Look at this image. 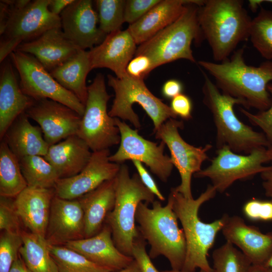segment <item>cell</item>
Returning <instances> with one entry per match:
<instances>
[{
    "instance_id": "cell-55",
    "label": "cell",
    "mask_w": 272,
    "mask_h": 272,
    "mask_svg": "<svg viewBox=\"0 0 272 272\" xmlns=\"http://www.w3.org/2000/svg\"><path fill=\"white\" fill-rule=\"evenodd\" d=\"M263 2L272 3V0H262Z\"/></svg>"
},
{
    "instance_id": "cell-38",
    "label": "cell",
    "mask_w": 272,
    "mask_h": 272,
    "mask_svg": "<svg viewBox=\"0 0 272 272\" xmlns=\"http://www.w3.org/2000/svg\"><path fill=\"white\" fill-rule=\"evenodd\" d=\"M243 212L249 220L254 221H272V199H252L243 206Z\"/></svg>"
},
{
    "instance_id": "cell-49",
    "label": "cell",
    "mask_w": 272,
    "mask_h": 272,
    "mask_svg": "<svg viewBox=\"0 0 272 272\" xmlns=\"http://www.w3.org/2000/svg\"><path fill=\"white\" fill-rule=\"evenodd\" d=\"M9 272H32L27 266L23 259L19 255L13 263Z\"/></svg>"
},
{
    "instance_id": "cell-11",
    "label": "cell",
    "mask_w": 272,
    "mask_h": 272,
    "mask_svg": "<svg viewBox=\"0 0 272 272\" xmlns=\"http://www.w3.org/2000/svg\"><path fill=\"white\" fill-rule=\"evenodd\" d=\"M20 76L22 92L35 101L50 99L83 115L85 106L71 92L62 87L33 55L18 50L9 55Z\"/></svg>"
},
{
    "instance_id": "cell-13",
    "label": "cell",
    "mask_w": 272,
    "mask_h": 272,
    "mask_svg": "<svg viewBox=\"0 0 272 272\" xmlns=\"http://www.w3.org/2000/svg\"><path fill=\"white\" fill-rule=\"evenodd\" d=\"M183 128L182 121L170 118L154 132L155 138L168 147L172 163L179 173L181 183L174 189L185 198H193L192 176L201 170L202 163L208 158L207 152L212 146L208 144L203 147H196L188 144L179 133L178 129Z\"/></svg>"
},
{
    "instance_id": "cell-41",
    "label": "cell",
    "mask_w": 272,
    "mask_h": 272,
    "mask_svg": "<svg viewBox=\"0 0 272 272\" xmlns=\"http://www.w3.org/2000/svg\"><path fill=\"white\" fill-rule=\"evenodd\" d=\"M161 0H127L124 8V21L131 25L145 15Z\"/></svg>"
},
{
    "instance_id": "cell-6",
    "label": "cell",
    "mask_w": 272,
    "mask_h": 272,
    "mask_svg": "<svg viewBox=\"0 0 272 272\" xmlns=\"http://www.w3.org/2000/svg\"><path fill=\"white\" fill-rule=\"evenodd\" d=\"M205 1L187 4L179 17L150 39L140 45L134 55L143 54L152 61L153 69L179 59L195 63L191 46L204 39L198 20L199 6Z\"/></svg>"
},
{
    "instance_id": "cell-17",
    "label": "cell",
    "mask_w": 272,
    "mask_h": 272,
    "mask_svg": "<svg viewBox=\"0 0 272 272\" xmlns=\"http://www.w3.org/2000/svg\"><path fill=\"white\" fill-rule=\"evenodd\" d=\"M25 113L38 123L50 146L77 134L82 118L73 109L48 99L35 101Z\"/></svg>"
},
{
    "instance_id": "cell-53",
    "label": "cell",
    "mask_w": 272,
    "mask_h": 272,
    "mask_svg": "<svg viewBox=\"0 0 272 272\" xmlns=\"http://www.w3.org/2000/svg\"><path fill=\"white\" fill-rule=\"evenodd\" d=\"M264 265L272 270V251Z\"/></svg>"
},
{
    "instance_id": "cell-28",
    "label": "cell",
    "mask_w": 272,
    "mask_h": 272,
    "mask_svg": "<svg viewBox=\"0 0 272 272\" xmlns=\"http://www.w3.org/2000/svg\"><path fill=\"white\" fill-rule=\"evenodd\" d=\"M2 140L19 160L30 156L44 157L50 146L41 128L32 125L25 112L14 121Z\"/></svg>"
},
{
    "instance_id": "cell-24",
    "label": "cell",
    "mask_w": 272,
    "mask_h": 272,
    "mask_svg": "<svg viewBox=\"0 0 272 272\" xmlns=\"http://www.w3.org/2000/svg\"><path fill=\"white\" fill-rule=\"evenodd\" d=\"M1 63L0 139L2 141L14 121L32 106L35 101L22 92L11 60L6 59Z\"/></svg>"
},
{
    "instance_id": "cell-42",
    "label": "cell",
    "mask_w": 272,
    "mask_h": 272,
    "mask_svg": "<svg viewBox=\"0 0 272 272\" xmlns=\"http://www.w3.org/2000/svg\"><path fill=\"white\" fill-rule=\"evenodd\" d=\"M153 70L150 58L145 55L139 54L134 55L129 62L126 72L128 76L134 79L144 80Z\"/></svg>"
},
{
    "instance_id": "cell-29",
    "label": "cell",
    "mask_w": 272,
    "mask_h": 272,
    "mask_svg": "<svg viewBox=\"0 0 272 272\" xmlns=\"http://www.w3.org/2000/svg\"><path fill=\"white\" fill-rule=\"evenodd\" d=\"M92 70L89 51L80 49L49 73L62 87L73 93L85 105L88 97L86 78Z\"/></svg>"
},
{
    "instance_id": "cell-9",
    "label": "cell",
    "mask_w": 272,
    "mask_h": 272,
    "mask_svg": "<svg viewBox=\"0 0 272 272\" xmlns=\"http://www.w3.org/2000/svg\"><path fill=\"white\" fill-rule=\"evenodd\" d=\"M9 5V16L0 31V62L20 44L38 37L47 30L61 28L60 16L48 9L50 0H34L23 9H18L14 0H5Z\"/></svg>"
},
{
    "instance_id": "cell-7",
    "label": "cell",
    "mask_w": 272,
    "mask_h": 272,
    "mask_svg": "<svg viewBox=\"0 0 272 272\" xmlns=\"http://www.w3.org/2000/svg\"><path fill=\"white\" fill-rule=\"evenodd\" d=\"M116 182L114 206L105 222L111 229L117 249L123 254L132 257L134 241L140 235L135 225L138 206L144 201L152 203L155 195L144 185L138 173L130 176L125 164H120Z\"/></svg>"
},
{
    "instance_id": "cell-1",
    "label": "cell",
    "mask_w": 272,
    "mask_h": 272,
    "mask_svg": "<svg viewBox=\"0 0 272 272\" xmlns=\"http://www.w3.org/2000/svg\"><path fill=\"white\" fill-rule=\"evenodd\" d=\"M244 52L242 47L222 62L200 60L198 64L214 78L222 93L240 100L246 109L266 110L271 104L267 86L272 81V60L258 66L249 65L245 62Z\"/></svg>"
},
{
    "instance_id": "cell-54",
    "label": "cell",
    "mask_w": 272,
    "mask_h": 272,
    "mask_svg": "<svg viewBox=\"0 0 272 272\" xmlns=\"http://www.w3.org/2000/svg\"><path fill=\"white\" fill-rule=\"evenodd\" d=\"M161 272H185V271H183L182 270H176L171 269V270H163V271H162ZM198 272H205V271L202 270H200Z\"/></svg>"
},
{
    "instance_id": "cell-15",
    "label": "cell",
    "mask_w": 272,
    "mask_h": 272,
    "mask_svg": "<svg viewBox=\"0 0 272 272\" xmlns=\"http://www.w3.org/2000/svg\"><path fill=\"white\" fill-rule=\"evenodd\" d=\"M110 156L109 149L92 152L88 163L79 173L58 180L54 188L55 195L65 199H76L116 177L120 164L110 161Z\"/></svg>"
},
{
    "instance_id": "cell-26",
    "label": "cell",
    "mask_w": 272,
    "mask_h": 272,
    "mask_svg": "<svg viewBox=\"0 0 272 272\" xmlns=\"http://www.w3.org/2000/svg\"><path fill=\"white\" fill-rule=\"evenodd\" d=\"M195 0H161L127 29L137 44L147 41L175 20Z\"/></svg>"
},
{
    "instance_id": "cell-48",
    "label": "cell",
    "mask_w": 272,
    "mask_h": 272,
    "mask_svg": "<svg viewBox=\"0 0 272 272\" xmlns=\"http://www.w3.org/2000/svg\"><path fill=\"white\" fill-rule=\"evenodd\" d=\"M262 179V186L266 196L272 199V169L265 171L260 174Z\"/></svg>"
},
{
    "instance_id": "cell-50",
    "label": "cell",
    "mask_w": 272,
    "mask_h": 272,
    "mask_svg": "<svg viewBox=\"0 0 272 272\" xmlns=\"http://www.w3.org/2000/svg\"><path fill=\"white\" fill-rule=\"evenodd\" d=\"M112 272H142L137 261L134 259L133 261L126 267L119 270Z\"/></svg>"
},
{
    "instance_id": "cell-27",
    "label": "cell",
    "mask_w": 272,
    "mask_h": 272,
    "mask_svg": "<svg viewBox=\"0 0 272 272\" xmlns=\"http://www.w3.org/2000/svg\"><path fill=\"white\" fill-rule=\"evenodd\" d=\"M116 183L115 177L79 198L84 213L85 238L94 236L103 228L114 206Z\"/></svg>"
},
{
    "instance_id": "cell-34",
    "label": "cell",
    "mask_w": 272,
    "mask_h": 272,
    "mask_svg": "<svg viewBox=\"0 0 272 272\" xmlns=\"http://www.w3.org/2000/svg\"><path fill=\"white\" fill-rule=\"evenodd\" d=\"M249 38L253 46L267 60H272V11L260 6L252 19Z\"/></svg>"
},
{
    "instance_id": "cell-19",
    "label": "cell",
    "mask_w": 272,
    "mask_h": 272,
    "mask_svg": "<svg viewBox=\"0 0 272 272\" xmlns=\"http://www.w3.org/2000/svg\"><path fill=\"white\" fill-rule=\"evenodd\" d=\"M84 213L77 199L52 198L46 239L60 245L85 238Z\"/></svg>"
},
{
    "instance_id": "cell-45",
    "label": "cell",
    "mask_w": 272,
    "mask_h": 272,
    "mask_svg": "<svg viewBox=\"0 0 272 272\" xmlns=\"http://www.w3.org/2000/svg\"><path fill=\"white\" fill-rule=\"evenodd\" d=\"M136 168L138 174L144 185L148 188L160 201H164L165 197L162 194L149 171L143 166V163L137 160L132 161Z\"/></svg>"
},
{
    "instance_id": "cell-39",
    "label": "cell",
    "mask_w": 272,
    "mask_h": 272,
    "mask_svg": "<svg viewBox=\"0 0 272 272\" xmlns=\"http://www.w3.org/2000/svg\"><path fill=\"white\" fill-rule=\"evenodd\" d=\"M267 89L271 98V104L266 110L253 114L243 108L240 110L253 125L259 127L269 142L272 143V83H269Z\"/></svg>"
},
{
    "instance_id": "cell-46",
    "label": "cell",
    "mask_w": 272,
    "mask_h": 272,
    "mask_svg": "<svg viewBox=\"0 0 272 272\" xmlns=\"http://www.w3.org/2000/svg\"><path fill=\"white\" fill-rule=\"evenodd\" d=\"M183 90V86L181 82L176 79H170L164 83L161 92L165 98L172 99L182 94Z\"/></svg>"
},
{
    "instance_id": "cell-18",
    "label": "cell",
    "mask_w": 272,
    "mask_h": 272,
    "mask_svg": "<svg viewBox=\"0 0 272 272\" xmlns=\"http://www.w3.org/2000/svg\"><path fill=\"white\" fill-rule=\"evenodd\" d=\"M223 216L221 231L226 241L237 247L252 264H264L272 251V232L262 233L238 216Z\"/></svg>"
},
{
    "instance_id": "cell-47",
    "label": "cell",
    "mask_w": 272,
    "mask_h": 272,
    "mask_svg": "<svg viewBox=\"0 0 272 272\" xmlns=\"http://www.w3.org/2000/svg\"><path fill=\"white\" fill-rule=\"evenodd\" d=\"M74 0H50L49 11L54 15L60 16L61 12Z\"/></svg>"
},
{
    "instance_id": "cell-35",
    "label": "cell",
    "mask_w": 272,
    "mask_h": 272,
    "mask_svg": "<svg viewBox=\"0 0 272 272\" xmlns=\"http://www.w3.org/2000/svg\"><path fill=\"white\" fill-rule=\"evenodd\" d=\"M214 272H248L252 265L247 257L226 241L212 253Z\"/></svg>"
},
{
    "instance_id": "cell-12",
    "label": "cell",
    "mask_w": 272,
    "mask_h": 272,
    "mask_svg": "<svg viewBox=\"0 0 272 272\" xmlns=\"http://www.w3.org/2000/svg\"><path fill=\"white\" fill-rule=\"evenodd\" d=\"M211 164L194 174L195 178H208L217 192L223 193L238 180L247 179L272 169L264 166L269 162L266 148L257 149L248 155L233 152L224 146L218 149Z\"/></svg>"
},
{
    "instance_id": "cell-36",
    "label": "cell",
    "mask_w": 272,
    "mask_h": 272,
    "mask_svg": "<svg viewBox=\"0 0 272 272\" xmlns=\"http://www.w3.org/2000/svg\"><path fill=\"white\" fill-rule=\"evenodd\" d=\"M125 0H96L95 1L99 28L106 35L120 30L125 22Z\"/></svg>"
},
{
    "instance_id": "cell-56",
    "label": "cell",
    "mask_w": 272,
    "mask_h": 272,
    "mask_svg": "<svg viewBox=\"0 0 272 272\" xmlns=\"http://www.w3.org/2000/svg\"></svg>"
},
{
    "instance_id": "cell-51",
    "label": "cell",
    "mask_w": 272,
    "mask_h": 272,
    "mask_svg": "<svg viewBox=\"0 0 272 272\" xmlns=\"http://www.w3.org/2000/svg\"><path fill=\"white\" fill-rule=\"evenodd\" d=\"M248 272H272V270L264 264H252Z\"/></svg>"
},
{
    "instance_id": "cell-33",
    "label": "cell",
    "mask_w": 272,
    "mask_h": 272,
    "mask_svg": "<svg viewBox=\"0 0 272 272\" xmlns=\"http://www.w3.org/2000/svg\"><path fill=\"white\" fill-rule=\"evenodd\" d=\"M49 249L57 272H112L111 269L90 261L80 253L61 245L51 244Z\"/></svg>"
},
{
    "instance_id": "cell-3",
    "label": "cell",
    "mask_w": 272,
    "mask_h": 272,
    "mask_svg": "<svg viewBox=\"0 0 272 272\" xmlns=\"http://www.w3.org/2000/svg\"><path fill=\"white\" fill-rule=\"evenodd\" d=\"M216 193L212 184L208 185L196 199L185 198L174 188L171 189L168 197L182 225L186 243V257L181 270L183 271L195 272L198 268L205 272H214L207 255L223 227L224 217L223 216L212 222L205 223L200 219L198 213L201 206L214 198Z\"/></svg>"
},
{
    "instance_id": "cell-30",
    "label": "cell",
    "mask_w": 272,
    "mask_h": 272,
    "mask_svg": "<svg viewBox=\"0 0 272 272\" xmlns=\"http://www.w3.org/2000/svg\"><path fill=\"white\" fill-rule=\"evenodd\" d=\"M21 236L23 243L19 253L28 268L32 272H57L46 239L23 230Z\"/></svg>"
},
{
    "instance_id": "cell-2",
    "label": "cell",
    "mask_w": 272,
    "mask_h": 272,
    "mask_svg": "<svg viewBox=\"0 0 272 272\" xmlns=\"http://www.w3.org/2000/svg\"><path fill=\"white\" fill-rule=\"evenodd\" d=\"M241 0H206L199 6L198 20L214 60L229 58L238 44L249 38L252 19Z\"/></svg>"
},
{
    "instance_id": "cell-21",
    "label": "cell",
    "mask_w": 272,
    "mask_h": 272,
    "mask_svg": "<svg viewBox=\"0 0 272 272\" xmlns=\"http://www.w3.org/2000/svg\"><path fill=\"white\" fill-rule=\"evenodd\" d=\"M54 188L27 186L13 202L14 209L30 232L46 238Z\"/></svg>"
},
{
    "instance_id": "cell-43",
    "label": "cell",
    "mask_w": 272,
    "mask_h": 272,
    "mask_svg": "<svg viewBox=\"0 0 272 272\" xmlns=\"http://www.w3.org/2000/svg\"><path fill=\"white\" fill-rule=\"evenodd\" d=\"M146 245V240L140 235L133 244L132 257L138 263L142 272H159L148 254Z\"/></svg>"
},
{
    "instance_id": "cell-8",
    "label": "cell",
    "mask_w": 272,
    "mask_h": 272,
    "mask_svg": "<svg viewBox=\"0 0 272 272\" xmlns=\"http://www.w3.org/2000/svg\"><path fill=\"white\" fill-rule=\"evenodd\" d=\"M108 85L115 93V98L109 115L112 117L127 120L137 129L141 127L139 117L132 109L139 104L150 117L154 124V132L170 118L177 116L170 106L156 97L149 90L144 80H139L127 74L122 78L107 76Z\"/></svg>"
},
{
    "instance_id": "cell-20",
    "label": "cell",
    "mask_w": 272,
    "mask_h": 272,
    "mask_svg": "<svg viewBox=\"0 0 272 272\" xmlns=\"http://www.w3.org/2000/svg\"><path fill=\"white\" fill-rule=\"evenodd\" d=\"M136 45L128 29L108 34L101 43L88 51L92 70L107 68L118 78L125 77L126 66L137 49Z\"/></svg>"
},
{
    "instance_id": "cell-37",
    "label": "cell",
    "mask_w": 272,
    "mask_h": 272,
    "mask_svg": "<svg viewBox=\"0 0 272 272\" xmlns=\"http://www.w3.org/2000/svg\"><path fill=\"white\" fill-rule=\"evenodd\" d=\"M23 243L21 232L3 231L0 238V272H9Z\"/></svg>"
},
{
    "instance_id": "cell-31",
    "label": "cell",
    "mask_w": 272,
    "mask_h": 272,
    "mask_svg": "<svg viewBox=\"0 0 272 272\" xmlns=\"http://www.w3.org/2000/svg\"><path fill=\"white\" fill-rule=\"evenodd\" d=\"M28 186L21 171L19 159L7 143L0 145V195L11 198L16 197Z\"/></svg>"
},
{
    "instance_id": "cell-14",
    "label": "cell",
    "mask_w": 272,
    "mask_h": 272,
    "mask_svg": "<svg viewBox=\"0 0 272 272\" xmlns=\"http://www.w3.org/2000/svg\"><path fill=\"white\" fill-rule=\"evenodd\" d=\"M120 134L119 147L109 156L110 161L119 164L126 160H137L145 164L162 181H167L174 165L170 157L164 154L165 144L147 140L124 121L115 117Z\"/></svg>"
},
{
    "instance_id": "cell-40",
    "label": "cell",
    "mask_w": 272,
    "mask_h": 272,
    "mask_svg": "<svg viewBox=\"0 0 272 272\" xmlns=\"http://www.w3.org/2000/svg\"><path fill=\"white\" fill-rule=\"evenodd\" d=\"M8 198L1 196L0 201V229L3 231L21 232L19 218L13 203Z\"/></svg>"
},
{
    "instance_id": "cell-22",
    "label": "cell",
    "mask_w": 272,
    "mask_h": 272,
    "mask_svg": "<svg viewBox=\"0 0 272 272\" xmlns=\"http://www.w3.org/2000/svg\"><path fill=\"white\" fill-rule=\"evenodd\" d=\"M99 265L113 271L128 266L133 257L121 253L113 242L110 228L103 226L101 231L93 236L71 241L63 244Z\"/></svg>"
},
{
    "instance_id": "cell-23",
    "label": "cell",
    "mask_w": 272,
    "mask_h": 272,
    "mask_svg": "<svg viewBox=\"0 0 272 272\" xmlns=\"http://www.w3.org/2000/svg\"><path fill=\"white\" fill-rule=\"evenodd\" d=\"M80 49L65 37L61 28H54L34 40L20 44L15 50L34 56L50 72Z\"/></svg>"
},
{
    "instance_id": "cell-4",
    "label": "cell",
    "mask_w": 272,
    "mask_h": 272,
    "mask_svg": "<svg viewBox=\"0 0 272 272\" xmlns=\"http://www.w3.org/2000/svg\"><path fill=\"white\" fill-rule=\"evenodd\" d=\"M152 208L141 202L138 206L135 222L141 236L150 245L149 255L152 259L164 256L172 269L181 270L186 254V243L183 229L178 227V218L168 197L166 206L155 200Z\"/></svg>"
},
{
    "instance_id": "cell-32",
    "label": "cell",
    "mask_w": 272,
    "mask_h": 272,
    "mask_svg": "<svg viewBox=\"0 0 272 272\" xmlns=\"http://www.w3.org/2000/svg\"><path fill=\"white\" fill-rule=\"evenodd\" d=\"M28 186L54 188L59 176L54 167L41 156H30L19 160Z\"/></svg>"
},
{
    "instance_id": "cell-52",
    "label": "cell",
    "mask_w": 272,
    "mask_h": 272,
    "mask_svg": "<svg viewBox=\"0 0 272 272\" xmlns=\"http://www.w3.org/2000/svg\"><path fill=\"white\" fill-rule=\"evenodd\" d=\"M267 154L269 159V162H270L272 166V143H270L269 146L266 148Z\"/></svg>"
},
{
    "instance_id": "cell-10",
    "label": "cell",
    "mask_w": 272,
    "mask_h": 272,
    "mask_svg": "<svg viewBox=\"0 0 272 272\" xmlns=\"http://www.w3.org/2000/svg\"><path fill=\"white\" fill-rule=\"evenodd\" d=\"M112 96L106 88L104 76L97 74L88 86V97L77 135L92 152L109 149L120 142V134L115 117L107 111V104Z\"/></svg>"
},
{
    "instance_id": "cell-44",
    "label": "cell",
    "mask_w": 272,
    "mask_h": 272,
    "mask_svg": "<svg viewBox=\"0 0 272 272\" xmlns=\"http://www.w3.org/2000/svg\"><path fill=\"white\" fill-rule=\"evenodd\" d=\"M173 112L184 120L192 118V103L186 95L180 94L171 100L170 106Z\"/></svg>"
},
{
    "instance_id": "cell-25",
    "label": "cell",
    "mask_w": 272,
    "mask_h": 272,
    "mask_svg": "<svg viewBox=\"0 0 272 272\" xmlns=\"http://www.w3.org/2000/svg\"><path fill=\"white\" fill-rule=\"evenodd\" d=\"M77 134L49 146L45 159L54 167L59 178L79 173L88 163L92 152Z\"/></svg>"
},
{
    "instance_id": "cell-5",
    "label": "cell",
    "mask_w": 272,
    "mask_h": 272,
    "mask_svg": "<svg viewBox=\"0 0 272 272\" xmlns=\"http://www.w3.org/2000/svg\"><path fill=\"white\" fill-rule=\"evenodd\" d=\"M203 103L211 113L216 128L217 149L228 146L233 152L248 155L270 143L263 132L254 130L242 122L234 111L236 104L243 106L240 100L222 93L203 71Z\"/></svg>"
},
{
    "instance_id": "cell-16",
    "label": "cell",
    "mask_w": 272,
    "mask_h": 272,
    "mask_svg": "<svg viewBox=\"0 0 272 272\" xmlns=\"http://www.w3.org/2000/svg\"><path fill=\"white\" fill-rule=\"evenodd\" d=\"M93 6L91 0H74L60 15L64 36L82 50L100 44L107 36L98 26V15Z\"/></svg>"
}]
</instances>
